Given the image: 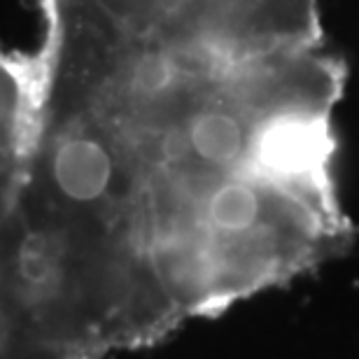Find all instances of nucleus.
Wrapping results in <instances>:
<instances>
[{
  "instance_id": "f257e3e1",
  "label": "nucleus",
  "mask_w": 359,
  "mask_h": 359,
  "mask_svg": "<svg viewBox=\"0 0 359 359\" xmlns=\"http://www.w3.org/2000/svg\"><path fill=\"white\" fill-rule=\"evenodd\" d=\"M149 24L236 54L318 47L315 0H166Z\"/></svg>"
}]
</instances>
